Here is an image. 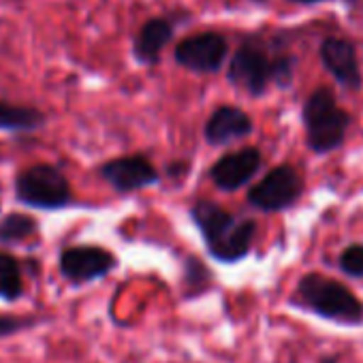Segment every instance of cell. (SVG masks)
I'll use <instances>...</instances> for the list:
<instances>
[{
    "label": "cell",
    "mask_w": 363,
    "mask_h": 363,
    "mask_svg": "<svg viewBox=\"0 0 363 363\" xmlns=\"http://www.w3.org/2000/svg\"><path fill=\"white\" fill-rule=\"evenodd\" d=\"M191 216L216 261L238 263L250 252L257 233L255 220H240L212 201H199Z\"/></svg>",
    "instance_id": "1"
},
{
    "label": "cell",
    "mask_w": 363,
    "mask_h": 363,
    "mask_svg": "<svg viewBox=\"0 0 363 363\" xmlns=\"http://www.w3.org/2000/svg\"><path fill=\"white\" fill-rule=\"evenodd\" d=\"M297 303L325 320L350 327L363 323V301L348 286L320 274H308L299 280Z\"/></svg>",
    "instance_id": "2"
},
{
    "label": "cell",
    "mask_w": 363,
    "mask_h": 363,
    "mask_svg": "<svg viewBox=\"0 0 363 363\" xmlns=\"http://www.w3.org/2000/svg\"><path fill=\"white\" fill-rule=\"evenodd\" d=\"M350 116L337 107L335 94L331 88L314 90L303 105V126L308 145L318 152H331L344 143Z\"/></svg>",
    "instance_id": "3"
},
{
    "label": "cell",
    "mask_w": 363,
    "mask_h": 363,
    "mask_svg": "<svg viewBox=\"0 0 363 363\" xmlns=\"http://www.w3.org/2000/svg\"><path fill=\"white\" fill-rule=\"evenodd\" d=\"M16 199L35 210H62L73 201L71 184L67 175L48 162L30 164L16 175Z\"/></svg>",
    "instance_id": "4"
},
{
    "label": "cell",
    "mask_w": 363,
    "mask_h": 363,
    "mask_svg": "<svg viewBox=\"0 0 363 363\" xmlns=\"http://www.w3.org/2000/svg\"><path fill=\"white\" fill-rule=\"evenodd\" d=\"M229 82L252 96H259L274 82V60L265 45L257 39H248L233 54L229 65Z\"/></svg>",
    "instance_id": "5"
},
{
    "label": "cell",
    "mask_w": 363,
    "mask_h": 363,
    "mask_svg": "<svg viewBox=\"0 0 363 363\" xmlns=\"http://www.w3.org/2000/svg\"><path fill=\"white\" fill-rule=\"evenodd\" d=\"M301 193H303L301 175L293 167L282 164L272 169L257 186H252V191L248 193V201L257 210L280 212L293 206L301 197Z\"/></svg>",
    "instance_id": "6"
},
{
    "label": "cell",
    "mask_w": 363,
    "mask_h": 363,
    "mask_svg": "<svg viewBox=\"0 0 363 363\" xmlns=\"http://www.w3.org/2000/svg\"><path fill=\"white\" fill-rule=\"evenodd\" d=\"M118 259L101 246H71L60 252L58 267L71 284H88L116 269Z\"/></svg>",
    "instance_id": "7"
},
{
    "label": "cell",
    "mask_w": 363,
    "mask_h": 363,
    "mask_svg": "<svg viewBox=\"0 0 363 363\" xmlns=\"http://www.w3.org/2000/svg\"><path fill=\"white\" fill-rule=\"evenodd\" d=\"M229 52V43L218 33H201L189 37L175 48V62L193 73H216L220 71Z\"/></svg>",
    "instance_id": "8"
},
{
    "label": "cell",
    "mask_w": 363,
    "mask_h": 363,
    "mask_svg": "<svg viewBox=\"0 0 363 363\" xmlns=\"http://www.w3.org/2000/svg\"><path fill=\"white\" fill-rule=\"evenodd\" d=\"M99 173L118 193H133V191L158 184V171L147 158L139 154L107 160L105 164H101Z\"/></svg>",
    "instance_id": "9"
},
{
    "label": "cell",
    "mask_w": 363,
    "mask_h": 363,
    "mask_svg": "<svg viewBox=\"0 0 363 363\" xmlns=\"http://www.w3.org/2000/svg\"><path fill=\"white\" fill-rule=\"evenodd\" d=\"M261 162H263V158L257 147H242L238 152L225 154L212 167L210 175L220 191L233 193V191L242 189L244 184H248L250 177L259 171Z\"/></svg>",
    "instance_id": "10"
},
{
    "label": "cell",
    "mask_w": 363,
    "mask_h": 363,
    "mask_svg": "<svg viewBox=\"0 0 363 363\" xmlns=\"http://www.w3.org/2000/svg\"><path fill=\"white\" fill-rule=\"evenodd\" d=\"M320 60L325 69L346 88L357 90L361 88V69L357 60L354 45L348 39L329 37L320 43Z\"/></svg>",
    "instance_id": "11"
},
{
    "label": "cell",
    "mask_w": 363,
    "mask_h": 363,
    "mask_svg": "<svg viewBox=\"0 0 363 363\" xmlns=\"http://www.w3.org/2000/svg\"><path fill=\"white\" fill-rule=\"evenodd\" d=\"M252 133V120L240 107L225 105L212 113L206 124V139L212 145H225L235 139H244Z\"/></svg>",
    "instance_id": "12"
},
{
    "label": "cell",
    "mask_w": 363,
    "mask_h": 363,
    "mask_svg": "<svg viewBox=\"0 0 363 363\" xmlns=\"http://www.w3.org/2000/svg\"><path fill=\"white\" fill-rule=\"evenodd\" d=\"M173 37V26L162 18L147 20L135 37L133 54L143 65H154L160 58V52Z\"/></svg>",
    "instance_id": "13"
},
{
    "label": "cell",
    "mask_w": 363,
    "mask_h": 363,
    "mask_svg": "<svg viewBox=\"0 0 363 363\" xmlns=\"http://www.w3.org/2000/svg\"><path fill=\"white\" fill-rule=\"evenodd\" d=\"M48 116L30 105H18L0 101V130L5 133H28L45 126Z\"/></svg>",
    "instance_id": "14"
},
{
    "label": "cell",
    "mask_w": 363,
    "mask_h": 363,
    "mask_svg": "<svg viewBox=\"0 0 363 363\" xmlns=\"http://www.w3.org/2000/svg\"><path fill=\"white\" fill-rule=\"evenodd\" d=\"M24 295L22 265L13 255L0 252V299L18 301Z\"/></svg>",
    "instance_id": "15"
},
{
    "label": "cell",
    "mask_w": 363,
    "mask_h": 363,
    "mask_svg": "<svg viewBox=\"0 0 363 363\" xmlns=\"http://www.w3.org/2000/svg\"><path fill=\"white\" fill-rule=\"evenodd\" d=\"M37 231H39V223L28 214L11 212L0 218V244H20L33 238Z\"/></svg>",
    "instance_id": "16"
},
{
    "label": "cell",
    "mask_w": 363,
    "mask_h": 363,
    "mask_svg": "<svg viewBox=\"0 0 363 363\" xmlns=\"http://www.w3.org/2000/svg\"><path fill=\"white\" fill-rule=\"evenodd\" d=\"M340 269L350 278H363V244H352L342 250Z\"/></svg>",
    "instance_id": "17"
},
{
    "label": "cell",
    "mask_w": 363,
    "mask_h": 363,
    "mask_svg": "<svg viewBox=\"0 0 363 363\" xmlns=\"http://www.w3.org/2000/svg\"><path fill=\"white\" fill-rule=\"evenodd\" d=\"M33 320L26 316H9V314H0V337H9L16 335L20 331H24L26 327H30Z\"/></svg>",
    "instance_id": "18"
},
{
    "label": "cell",
    "mask_w": 363,
    "mask_h": 363,
    "mask_svg": "<svg viewBox=\"0 0 363 363\" xmlns=\"http://www.w3.org/2000/svg\"><path fill=\"white\" fill-rule=\"evenodd\" d=\"M293 79V60L286 56H278L274 60V82L280 88H286Z\"/></svg>",
    "instance_id": "19"
},
{
    "label": "cell",
    "mask_w": 363,
    "mask_h": 363,
    "mask_svg": "<svg viewBox=\"0 0 363 363\" xmlns=\"http://www.w3.org/2000/svg\"><path fill=\"white\" fill-rule=\"evenodd\" d=\"M318 363H340V361H337V357H323Z\"/></svg>",
    "instance_id": "20"
},
{
    "label": "cell",
    "mask_w": 363,
    "mask_h": 363,
    "mask_svg": "<svg viewBox=\"0 0 363 363\" xmlns=\"http://www.w3.org/2000/svg\"><path fill=\"white\" fill-rule=\"evenodd\" d=\"M291 3H299V5H314L318 0H291Z\"/></svg>",
    "instance_id": "21"
},
{
    "label": "cell",
    "mask_w": 363,
    "mask_h": 363,
    "mask_svg": "<svg viewBox=\"0 0 363 363\" xmlns=\"http://www.w3.org/2000/svg\"><path fill=\"white\" fill-rule=\"evenodd\" d=\"M257 3H267V0H257Z\"/></svg>",
    "instance_id": "22"
},
{
    "label": "cell",
    "mask_w": 363,
    "mask_h": 363,
    "mask_svg": "<svg viewBox=\"0 0 363 363\" xmlns=\"http://www.w3.org/2000/svg\"><path fill=\"white\" fill-rule=\"evenodd\" d=\"M0 195H3V186H0Z\"/></svg>",
    "instance_id": "23"
}]
</instances>
